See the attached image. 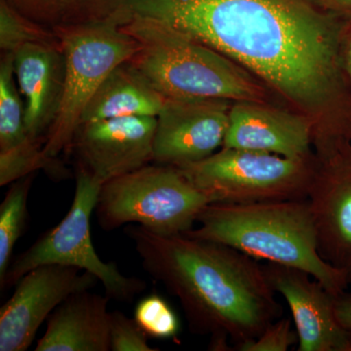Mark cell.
Listing matches in <instances>:
<instances>
[{
  "mask_svg": "<svg viewBox=\"0 0 351 351\" xmlns=\"http://www.w3.org/2000/svg\"><path fill=\"white\" fill-rule=\"evenodd\" d=\"M223 53L306 117L313 151L351 143V90L339 59L346 21L313 0H114Z\"/></svg>",
  "mask_w": 351,
  "mask_h": 351,
  "instance_id": "1",
  "label": "cell"
},
{
  "mask_svg": "<svg viewBox=\"0 0 351 351\" xmlns=\"http://www.w3.org/2000/svg\"><path fill=\"white\" fill-rule=\"evenodd\" d=\"M125 233L145 271L179 300L191 332L210 336L211 350H237L282 315L265 267L242 252L138 225Z\"/></svg>",
  "mask_w": 351,
  "mask_h": 351,
  "instance_id": "2",
  "label": "cell"
},
{
  "mask_svg": "<svg viewBox=\"0 0 351 351\" xmlns=\"http://www.w3.org/2000/svg\"><path fill=\"white\" fill-rule=\"evenodd\" d=\"M200 226L184 234L237 249L257 261L304 270L337 295L348 287L346 276L321 257L307 199L251 204H208Z\"/></svg>",
  "mask_w": 351,
  "mask_h": 351,
  "instance_id": "3",
  "label": "cell"
},
{
  "mask_svg": "<svg viewBox=\"0 0 351 351\" xmlns=\"http://www.w3.org/2000/svg\"><path fill=\"white\" fill-rule=\"evenodd\" d=\"M123 29L140 48L131 64L166 99H221L282 104L243 66L167 25L127 17Z\"/></svg>",
  "mask_w": 351,
  "mask_h": 351,
  "instance_id": "4",
  "label": "cell"
},
{
  "mask_svg": "<svg viewBox=\"0 0 351 351\" xmlns=\"http://www.w3.org/2000/svg\"><path fill=\"white\" fill-rule=\"evenodd\" d=\"M126 21L125 12L112 6L107 13L53 29L66 58V78L56 119L44 141L46 156L69 152L92 97L112 69L138 52V41L123 29Z\"/></svg>",
  "mask_w": 351,
  "mask_h": 351,
  "instance_id": "5",
  "label": "cell"
},
{
  "mask_svg": "<svg viewBox=\"0 0 351 351\" xmlns=\"http://www.w3.org/2000/svg\"><path fill=\"white\" fill-rule=\"evenodd\" d=\"M316 165L315 152L292 158L221 147L207 158L179 169L209 204H251L307 199Z\"/></svg>",
  "mask_w": 351,
  "mask_h": 351,
  "instance_id": "6",
  "label": "cell"
},
{
  "mask_svg": "<svg viewBox=\"0 0 351 351\" xmlns=\"http://www.w3.org/2000/svg\"><path fill=\"white\" fill-rule=\"evenodd\" d=\"M208 204L179 168L159 164L105 182L95 211L107 232L138 223L156 234L175 235L191 230Z\"/></svg>",
  "mask_w": 351,
  "mask_h": 351,
  "instance_id": "7",
  "label": "cell"
},
{
  "mask_svg": "<svg viewBox=\"0 0 351 351\" xmlns=\"http://www.w3.org/2000/svg\"><path fill=\"white\" fill-rule=\"evenodd\" d=\"M75 179V197L68 214L10 263L0 287L3 290L16 285L39 265H68L96 277L110 299L133 302L147 284L137 277L124 276L117 263L104 262L92 242L91 217L103 184L80 168L76 169Z\"/></svg>",
  "mask_w": 351,
  "mask_h": 351,
  "instance_id": "8",
  "label": "cell"
},
{
  "mask_svg": "<svg viewBox=\"0 0 351 351\" xmlns=\"http://www.w3.org/2000/svg\"><path fill=\"white\" fill-rule=\"evenodd\" d=\"M98 281L89 272L68 265H39L27 272L0 309V351L29 350L39 327L64 300L91 290Z\"/></svg>",
  "mask_w": 351,
  "mask_h": 351,
  "instance_id": "9",
  "label": "cell"
},
{
  "mask_svg": "<svg viewBox=\"0 0 351 351\" xmlns=\"http://www.w3.org/2000/svg\"><path fill=\"white\" fill-rule=\"evenodd\" d=\"M233 101L221 99H166L156 117L154 161L181 168L223 147Z\"/></svg>",
  "mask_w": 351,
  "mask_h": 351,
  "instance_id": "10",
  "label": "cell"
},
{
  "mask_svg": "<svg viewBox=\"0 0 351 351\" xmlns=\"http://www.w3.org/2000/svg\"><path fill=\"white\" fill-rule=\"evenodd\" d=\"M307 201L318 251L351 284V144L317 156Z\"/></svg>",
  "mask_w": 351,
  "mask_h": 351,
  "instance_id": "11",
  "label": "cell"
},
{
  "mask_svg": "<svg viewBox=\"0 0 351 351\" xmlns=\"http://www.w3.org/2000/svg\"><path fill=\"white\" fill-rule=\"evenodd\" d=\"M156 117H125L80 124L69 152L101 184L154 161Z\"/></svg>",
  "mask_w": 351,
  "mask_h": 351,
  "instance_id": "12",
  "label": "cell"
},
{
  "mask_svg": "<svg viewBox=\"0 0 351 351\" xmlns=\"http://www.w3.org/2000/svg\"><path fill=\"white\" fill-rule=\"evenodd\" d=\"M270 285L287 302L298 334L299 351H351V332L339 324L334 298L304 270L269 263Z\"/></svg>",
  "mask_w": 351,
  "mask_h": 351,
  "instance_id": "13",
  "label": "cell"
},
{
  "mask_svg": "<svg viewBox=\"0 0 351 351\" xmlns=\"http://www.w3.org/2000/svg\"><path fill=\"white\" fill-rule=\"evenodd\" d=\"M292 158L314 154L306 117L280 104L233 101L223 147Z\"/></svg>",
  "mask_w": 351,
  "mask_h": 351,
  "instance_id": "14",
  "label": "cell"
},
{
  "mask_svg": "<svg viewBox=\"0 0 351 351\" xmlns=\"http://www.w3.org/2000/svg\"><path fill=\"white\" fill-rule=\"evenodd\" d=\"M13 57L24 97L25 129L34 142L44 144L63 98L66 58L61 44H25Z\"/></svg>",
  "mask_w": 351,
  "mask_h": 351,
  "instance_id": "15",
  "label": "cell"
},
{
  "mask_svg": "<svg viewBox=\"0 0 351 351\" xmlns=\"http://www.w3.org/2000/svg\"><path fill=\"white\" fill-rule=\"evenodd\" d=\"M14 57L3 53L0 61V186L45 170L52 178L66 179L69 172L58 157H49L25 129L24 104L16 87Z\"/></svg>",
  "mask_w": 351,
  "mask_h": 351,
  "instance_id": "16",
  "label": "cell"
},
{
  "mask_svg": "<svg viewBox=\"0 0 351 351\" xmlns=\"http://www.w3.org/2000/svg\"><path fill=\"white\" fill-rule=\"evenodd\" d=\"M110 298L82 291L51 313L36 351H110Z\"/></svg>",
  "mask_w": 351,
  "mask_h": 351,
  "instance_id": "17",
  "label": "cell"
},
{
  "mask_svg": "<svg viewBox=\"0 0 351 351\" xmlns=\"http://www.w3.org/2000/svg\"><path fill=\"white\" fill-rule=\"evenodd\" d=\"M165 101L129 60L104 80L88 103L80 124L125 117H157Z\"/></svg>",
  "mask_w": 351,
  "mask_h": 351,
  "instance_id": "18",
  "label": "cell"
},
{
  "mask_svg": "<svg viewBox=\"0 0 351 351\" xmlns=\"http://www.w3.org/2000/svg\"><path fill=\"white\" fill-rule=\"evenodd\" d=\"M36 174V173H34ZM34 174L12 182L0 205V282L11 263L14 247L25 230L27 217V197Z\"/></svg>",
  "mask_w": 351,
  "mask_h": 351,
  "instance_id": "19",
  "label": "cell"
},
{
  "mask_svg": "<svg viewBox=\"0 0 351 351\" xmlns=\"http://www.w3.org/2000/svg\"><path fill=\"white\" fill-rule=\"evenodd\" d=\"M18 12L54 29L104 14L97 0H6Z\"/></svg>",
  "mask_w": 351,
  "mask_h": 351,
  "instance_id": "20",
  "label": "cell"
},
{
  "mask_svg": "<svg viewBox=\"0 0 351 351\" xmlns=\"http://www.w3.org/2000/svg\"><path fill=\"white\" fill-rule=\"evenodd\" d=\"M29 43L59 44L60 41L52 29L22 15L6 0H0V49L14 54Z\"/></svg>",
  "mask_w": 351,
  "mask_h": 351,
  "instance_id": "21",
  "label": "cell"
},
{
  "mask_svg": "<svg viewBox=\"0 0 351 351\" xmlns=\"http://www.w3.org/2000/svg\"><path fill=\"white\" fill-rule=\"evenodd\" d=\"M134 319L152 338L169 339L179 332L180 322L175 311L158 294L147 295L138 302Z\"/></svg>",
  "mask_w": 351,
  "mask_h": 351,
  "instance_id": "22",
  "label": "cell"
},
{
  "mask_svg": "<svg viewBox=\"0 0 351 351\" xmlns=\"http://www.w3.org/2000/svg\"><path fill=\"white\" fill-rule=\"evenodd\" d=\"M110 350L154 351L147 341V334L135 319L127 317L121 311L110 313Z\"/></svg>",
  "mask_w": 351,
  "mask_h": 351,
  "instance_id": "23",
  "label": "cell"
},
{
  "mask_svg": "<svg viewBox=\"0 0 351 351\" xmlns=\"http://www.w3.org/2000/svg\"><path fill=\"white\" fill-rule=\"evenodd\" d=\"M298 343L297 331L292 329L289 318H279L254 341L239 346V351H287Z\"/></svg>",
  "mask_w": 351,
  "mask_h": 351,
  "instance_id": "24",
  "label": "cell"
},
{
  "mask_svg": "<svg viewBox=\"0 0 351 351\" xmlns=\"http://www.w3.org/2000/svg\"><path fill=\"white\" fill-rule=\"evenodd\" d=\"M339 59L346 82L351 90V20H346L339 41Z\"/></svg>",
  "mask_w": 351,
  "mask_h": 351,
  "instance_id": "25",
  "label": "cell"
},
{
  "mask_svg": "<svg viewBox=\"0 0 351 351\" xmlns=\"http://www.w3.org/2000/svg\"><path fill=\"white\" fill-rule=\"evenodd\" d=\"M335 313L339 324L351 332V293H341L334 298Z\"/></svg>",
  "mask_w": 351,
  "mask_h": 351,
  "instance_id": "26",
  "label": "cell"
},
{
  "mask_svg": "<svg viewBox=\"0 0 351 351\" xmlns=\"http://www.w3.org/2000/svg\"><path fill=\"white\" fill-rule=\"evenodd\" d=\"M329 12L345 20H351V0H313Z\"/></svg>",
  "mask_w": 351,
  "mask_h": 351,
  "instance_id": "27",
  "label": "cell"
}]
</instances>
